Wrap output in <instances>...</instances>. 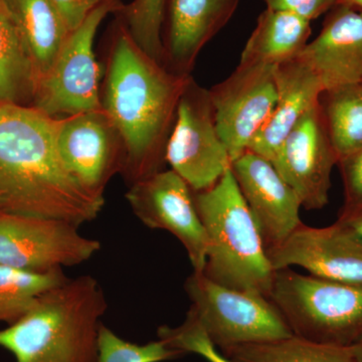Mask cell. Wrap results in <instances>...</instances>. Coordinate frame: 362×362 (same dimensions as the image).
Returning a JSON list of instances; mask_svg holds the SVG:
<instances>
[{
    "label": "cell",
    "mask_w": 362,
    "mask_h": 362,
    "mask_svg": "<svg viewBox=\"0 0 362 362\" xmlns=\"http://www.w3.org/2000/svg\"><path fill=\"white\" fill-rule=\"evenodd\" d=\"M157 334L159 339L183 354H199L209 362H233L214 346L190 310L181 325L177 327L161 326Z\"/></svg>",
    "instance_id": "4316f807"
},
{
    "label": "cell",
    "mask_w": 362,
    "mask_h": 362,
    "mask_svg": "<svg viewBox=\"0 0 362 362\" xmlns=\"http://www.w3.org/2000/svg\"><path fill=\"white\" fill-rule=\"evenodd\" d=\"M2 1L18 28L40 78L51 68L71 30L52 0Z\"/></svg>",
    "instance_id": "d6986e66"
},
{
    "label": "cell",
    "mask_w": 362,
    "mask_h": 362,
    "mask_svg": "<svg viewBox=\"0 0 362 362\" xmlns=\"http://www.w3.org/2000/svg\"><path fill=\"white\" fill-rule=\"evenodd\" d=\"M311 21L288 11L266 8L240 54V65L278 66L298 58L308 44Z\"/></svg>",
    "instance_id": "ffe728a7"
},
{
    "label": "cell",
    "mask_w": 362,
    "mask_h": 362,
    "mask_svg": "<svg viewBox=\"0 0 362 362\" xmlns=\"http://www.w3.org/2000/svg\"><path fill=\"white\" fill-rule=\"evenodd\" d=\"M269 299L295 337L341 347L362 341V283L337 282L281 269L274 273Z\"/></svg>",
    "instance_id": "5b68a950"
},
{
    "label": "cell",
    "mask_w": 362,
    "mask_h": 362,
    "mask_svg": "<svg viewBox=\"0 0 362 362\" xmlns=\"http://www.w3.org/2000/svg\"><path fill=\"white\" fill-rule=\"evenodd\" d=\"M106 310L96 279H66L44 293L20 320L0 330V347L13 354L16 362H98Z\"/></svg>",
    "instance_id": "3957f363"
},
{
    "label": "cell",
    "mask_w": 362,
    "mask_h": 362,
    "mask_svg": "<svg viewBox=\"0 0 362 362\" xmlns=\"http://www.w3.org/2000/svg\"><path fill=\"white\" fill-rule=\"evenodd\" d=\"M57 147L62 161L90 194L104 197L112 176L122 170L120 136L103 110L57 119Z\"/></svg>",
    "instance_id": "4fadbf2b"
},
{
    "label": "cell",
    "mask_w": 362,
    "mask_h": 362,
    "mask_svg": "<svg viewBox=\"0 0 362 362\" xmlns=\"http://www.w3.org/2000/svg\"><path fill=\"white\" fill-rule=\"evenodd\" d=\"M190 78L143 52L119 23L101 102L102 110L120 136L121 173L131 183L162 170L178 103Z\"/></svg>",
    "instance_id": "7a4b0ae2"
},
{
    "label": "cell",
    "mask_w": 362,
    "mask_h": 362,
    "mask_svg": "<svg viewBox=\"0 0 362 362\" xmlns=\"http://www.w3.org/2000/svg\"><path fill=\"white\" fill-rule=\"evenodd\" d=\"M349 226L362 240V207L350 211H340L338 220Z\"/></svg>",
    "instance_id": "4dcf8cb0"
},
{
    "label": "cell",
    "mask_w": 362,
    "mask_h": 362,
    "mask_svg": "<svg viewBox=\"0 0 362 362\" xmlns=\"http://www.w3.org/2000/svg\"><path fill=\"white\" fill-rule=\"evenodd\" d=\"M78 228L66 221L0 211V265L40 273L80 265L101 244Z\"/></svg>",
    "instance_id": "9c48e42d"
},
{
    "label": "cell",
    "mask_w": 362,
    "mask_h": 362,
    "mask_svg": "<svg viewBox=\"0 0 362 362\" xmlns=\"http://www.w3.org/2000/svg\"><path fill=\"white\" fill-rule=\"evenodd\" d=\"M267 256L274 271L299 266L314 277L362 283V240L339 221L326 228L302 223Z\"/></svg>",
    "instance_id": "5bb4252c"
},
{
    "label": "cell",
    "mask_w": 362,
    "mask_h": 362,
    "mask_svg": "<svg viewBox=\"0 0 362 362\" xmlns=\"http://www.w3.org/2000/svg\"><path fill=\"white\" fill-rule=\"evenodd\" d=\"M192 190L170 169L132 183L126 199L133 213L145 226L173 233L187 252L194 272L204 273L206 233Z\"/></svg>",
    "instance_id": "8fae6325"
},
{
    "label": "cell",
    "mask_w": 362,
    "mask_h": 362,
    "mask_svg": "<svg viewBox=\"0 0 362 362\" xmlns=\"http://www.w3.org/2000/svg\"><path fill=\"white\" fill-rule=\"evenodd\" d=\"M159 339L146 344H136L119 337L102 324L98 338V362H162L182 356Z\"/></svg>",
    "instance_id": "484cf974"
},
{
    "label": "cell",
    "mask_w": 362,
    "mask_h": 362,
    "mask_svg": "<svg viewBox=\"0 0 362 362\" xmlns=\"http://www.w3.org/2000/svg\"><path fill=\"white\" fill-rule=\"evenodd\" d=\"M233 362H356L351 347L334 346L295 337L220 350Z\"/></svg>",
    "instance_id": "603a6c76"
},
{
    "label": "cell",
    "mask_w": 362,
    "mask_h": 362,
    "mask_svg": "<svg viewBox=\"0 0 362 362\" xmlns=\"http://www.w3.org/2000/svg\"><path fill=\"white\" fill-rule=\"evenodd\" d=\"M66 279L63 270L40 273L0 265V322L16 323L44 293Z\"/></svg>",
    "instance_id": "cb8c5ba5"
},
{
    "label": "cell",
    "mask_w": 362,
    "mask_h": 362,
    "mask_svg": "<svg viewBox=\"0 0 362 362\" xmlns=\"http://www.w3.org/2000/svg\"><path fill=\"white\" fill-rule=\"evenodd\" d=\"M232 173L258 226L266 252L301 226V202L268 159L247 150L232 163Z\"/></svg>",
    "instance_id": "9a60e30c"
},
{
    "label": "cell",
    "mask_w": 362,
    "mask_h": 362,
    "mask_svg": "<svg viewBox=\"0 0 362 362\" xmlns=\"http://www.w3.org/2000/svg\"><path fill=\"white\" fill-rule=\"evenodd\" d=\"M267 8L288 11L312 21L337 6V0H265Z\"/></svg>",
    "instance_id": "f1b7e54d"
},
{
    "label": "cell",
    "mask_w": 362,
    "mask_h": 362,
    "mask_svg": "<svg viewBox=\"0 0 362 362\" xmlns=\"http://www.w3.org/2000/svg\"><path fill=\"white\" fill-rule=\"evenodd\" d=\"M185 288L192 302L189 310L216 349L294 335L275 304L264 295L230 289L195 272Z\"/></svg>",
    "instance_id": "8992f818"
},
{
    "label": "cell",
    "mask_w": 362,
    "mask_h": 362,
    "mask_svg": "<svg viewBox=\"0 0 362 362\" xmlns=\"http://www.w3.org/2000/svg\"><path fill=\"white\" fill-rule=\"evenodd\" d=\"M122 7L121 2L104 4L70 33L49 70L39 78L33 107L54 119L102 110L95 35L102 21Z\"/></svg>",
    "instance_id": "52a82bcc"
},
{
    "label": "cell",
    "mask_w": 362,
    "mask_h": 362,
    "mask_svg": "<svg viewBox=\"0 0 362 362\" xmlns=\"http://www.w3.org/2000/svg\"><path fill=\"white\" fill-rule=\"evenodd\" d=\"M168 0H134L118 11L120 23L136 45L165 66L162 26Z\"/></svg>",
    "instance_id": "d4e9b609"
},
{
    "label": "cell",
    "mask_w": 362,
    "mask_h": 362,
    "mask_svg": "<svg viewBox=\"0 0 362 362\" xmlns=\"http://www.w3.org/2000/svg\"><path fill=\"white\" fill-rule=\"evenodd\" d=\"M344 185V206L341 211L362 207V149L338 162Z\"/></svg>",
    "instance_id": "83f0119b"
},
{
    "label": "cell",
    "mask_w": 362,
    "mask_h": 362,
    "mask_svg": "<svg viewBox=\"0 0 362 362\" xmlns=\"http://www.w3.org/2000/svg\"><path fill=\"white\" fill-rule=\"evenodd\" d=\"M37 81L32 58L0 0V103L32 106Z\"/></svg>",
    "instance_id": "44dd1931"
},
{
    "label": "cell",
    "mask_w": 362,
    "mask_h": 362,
    "mask_svg": "<svg viewBox=\"0 0 362 362\" xmlns=\"http://www.w3.org/2000/svg\"><path fill=\"white\" fill-rule=\"evenodd\" d=\"M165 161L195 192L213 187L232 168L216 129L209 90L192 78L178 103Z\"/></svg>",
    "instance_id": "ba28073f"
},
{
    "label": "cell",
    "mask_w": 362,
    "mask_h": 362,
    "mask_svg": "<svg viewBox=\"0 0 362 362\" xmlns=\"http://www.w3.org/2000/svg\"><path fill=\"white\" fill-rule=\"evenodd\" d=\"M337 4H344L354 8L362 9V0H337Z\"/></svg>",
    "instance_id": "1f68e13d"
},
{
    "label": "cell",
    "mask_w": 362,
    "mask_h": 362,
    "mask_svg": "<svg viewBox=\"0 0 362 362\" xmlns=\"http://www.w3.org/2000/svg\"><path fill=\"white\" fill-rule=\"evenodd\" d=\"M63 16L71 33L82 25L88 16L100 6L118 4L120 0H52Z\"/></svg>",
    "instance_id": "f546056e"
},
{
    "label": "cell",
    "mask_w": 362,
    "mask_h": 362,
    "mask_svg": "<svg viewBox=\"0 0 362 362\" xmlns=\"http://www.w3.org/2000/svg\"><path fill=\"white\" fill-rule=\"evenodd\" d=\"M320 105L338 162L361 150L362 81L324 90Z\"/></svg>",
    "instance_id": "7402d4cb"
},
{
    "label": "cell",
    "mask_w": 362,
    "mask_h": 362,
    "mask_svg": "<svg viewBox=\"0 0 362 362\" xmlns=\"http://www.w3.org/2000/svg\"><path fill=\"white\" fill-rule=\"evenodd\" d=\"M194 195L206 233L204 275L230 289L269 298L275 271L232 169L213 187Z\"/></svg>",
    "instance_id": "277c9868"
},
{
    "label": "cell",
    "mask_w": 362,
    "mask_h": 362,
    "mask_svg": "<svg viewBox=\"0 0 362 362\" xmlns=\"http://www.w3.org/2000/svg\"><path fill=\"white\" fill-rule=\"evenodd\" d=\"M300 58L329 90L362 81V9L337 4L322 28L304 47Z\"/></svg>",
    "instance_id": "2e32d148"
},
{
    "label": "cell",
    "mask_w": 362,
    "mask_h": 362,
    "mask_svg": "<svg viewBox=\"0 0 362 362\" xmlns=\"http://www.w3.org/2000/svg\"><path fill=\"white\" fill-rule=\"evenodd\" d=\"M271 162L294 190L302 207L315 211L328 204L331 173L338 159L320 102L302 117Z\"/></svg>",
    "instance_id": "7c38bea8"
},
{
    "label": "cell",
    "mask_w": 362,
    "mask_h": 362,
    "mask_svg": "<svg viewBox=\"0 0 362 362\" xmlns=\"http://www.w3.org/2000/svg\"><path fill=\"white\" fill-rule=\"evenodd\" d=\"M239 4L240 0H168L163 39L166 68L190 76L199 52L232 18Z\"/></svg>",
    "instance_id": "e0dca14e"
},
{
    "label": "cell",
    "mask_w": 362,
    "mask_h": 362,
    "mask_svg": "<svg viewBox=\"0 0 362 362\" xmlns=\"http://www.w3.org/2000/svg\"><path fill=\"white\" fill-rule=\"evenodd\" d=\"M275 76L277 102L249 147L250 151L270 161L302 117L320 102L325 90L315 71L300 57L276 66Z\"/></svg>",
    "instance_id": "ac0fdd59"
},
{
    "label": "cell",
    "mask_w": 362,
    "mask_h": 362,
    "mask_svg": "<svg viewBox=\"0 0 362 362\" xmlns=\"http://www.w3.org/2000/svg\"><path fill=\"white\" fill-rule=\"evenodd\" d=\"M276 66L240 65L209 90L214 120L232 163L249 150L277 102Z\"/></svg>",
    "instance_id": "30bf717a"
},
{
    "label": "cell",
    "mask_w": 362,
    "mask_h": 362,
    "mask_svg": "<svg viewBox=\"0 0 362 362\" xmlns=\"http://www.w3.org/2000/svg\"><path fill=\"white\" fill-rule=\"evenodd\" d=\"M352 354H354V361L356 362H362V341L358 344L351 347Z\"/></svg>",
    "instance_id": "d6a6232c"
},
{
    "label": "cell",
    "mask_w": 362,
    "mask_h": 362,
    "mask_svg": "<svg viewBox=\"0 0 362 362\" xmlns=\"http://www.w3.org/2000/svg\"><path fill=\"white\" fill-rule=\"evenodd\" d=\"M57 119L28 105L0 103V211L80 226L104 197L86 190L59 156Z\"/></svg>",
    "instance_id": "6da1fadb"
}]
</instances>
